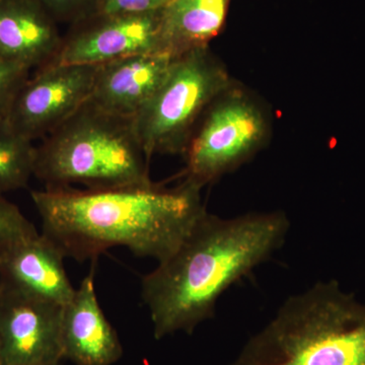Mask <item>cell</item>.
<instances>
[{
    "instance_id": "ffe728a7",
    "label": "cell",
    "mask_w": 365,
    "mask_h": 365,
    "mask_svg": "<svg viewBox=\"0 0 365 365\" xmlns=\"http://www.w3.org/2000/svg\"><path fill=\"white\" fill-rule=\"evenodd\" d=\"M0 365H4V356H2L1 347H0Z\"/></svg>"
},
{
    "instance_id": "8fae6325",
    "label": "cell",
    "mask_w": 365,
    "mask_h": 365,
    "mask_svg": "<svg viewBox=\"0 0 365 365\" xmlns=\"http://www.w3.org/2000/svg\"><path fill=\"white\" fill-rule=\"evenodd\" d=\"M173 59L163 52L139 53L98 66L88 101L109 114L133 119L162 85Z\"/></svg>"
},
{
    "instance_id": "5bb4252c",
    "label": "cell",
    "mask_w": 365,
    "mask_h": 365,
    "mask_svg": "<svg viewBox=\"0 0 365 365\" xmlns=\"http://www.w3.org/2000/svg\"><path fill=\"white\" fill-rule=\"evenodd\" d=\"M232 0H170L162 11L160 51L173 58L207 47L227 23Z\"/></svg>"
},
{
    "instance_id": "44dd1931",
    "label": "cell",
    "mask_w": 365,
    "mask_h": 365,
    "mask_svg": "<svg viewBox=\"0 0 365 365\" xmlns=\"http://www.w3.org/2000/svg\"><path fill=\"white\" fill-rule=\"evenodd\" d=\"M44 365H61V362H58V364H44Z\"/></svg>"
},
{
    "instance_id": "2e32d148",
    "label": "cell",
    "mask_w": 365,
    "mask_h": 365,
    "mask_svg": "<svg viewBox=\"0 0 365 365\" xmlns=\"http://www.w3.org/2000/svg\"><path fill=\"white\" fill-rule=\"evenodd\" d=\"M36 232L33 223L26 220L20 208L0 194V262L19 242Z\"/></svg>"
},
{
    "instance_id": "9a60e30c",
    "label": "cell",
    "mask_w": 365,
    "mask_h": 365,
    "mask_svg": "<svg viewBox=\"0 0 365 365\" xmlns=\"http://www.w3.org/2000/svg\"><path fill=\"white\" fill-rule=\"evenodd\" d=\"M36 146L0 121V194L26 188L35 169Z\"/></svg>"
},
{
    "instance_id": "52a82bcc",
    "label": "cell",
    "mask_w": 365,
    "mask_h": 365,
    "mask_svg": "<svg viewBox=\"0 0 365 365\" xmlns=\"http://www.w3.org/2000/svg\"><path fill=\"white\" fill-rule=\"evenodd\" d=\"M98 67L49 64L19 91L7 123L31 141L45 138L90 100Z\"/></svg>"
},
{
    "instance_id": "e0dca14e",
    "label": "cell",
    "mask_w": 365,
    "mask_h": 365,
    "mask_svg": "<svg viewBox=\"0 0 365 365\" xmlns=\"http://www.w3.org/2000/svg\"><path fill=\"white\" fill-rule=\"evenodd\" d=\"M29 76V69L0 57V121L7 120L11 106Z\"/></svg>"
},
{
    "instance_id": "7c38bea8",
    "label": "cell",
    "mask_w": 365,
    "mask_h": 365,
    "mask_svg": "<svg viewBox=\"0 0 365 365\" xmlns=\"http://www.w3.org/2000/svg\"><path fill=\"white\" fill-rule=\"evenodd\" d=\"M64 255L43 234L36 232L19 242L0 262V283L9 288L66 306L73 297Z\"/></svg>"
},
{
    "instance_id": "5b68a950",
    "label": "cell",
    "mask_w": 365,
    "mask_h": 365,
    "mask_svg": "<svg viewBox=\"0 0 365 365\" xmlns=\"http://www.w3.org/2000/svg\"><path fill=\"white\" fill-rule=\"evenodd\" d=\"M235 83L209 46L173 59L162 85L133 118L148 158L184 155L209 106Z\"/></svg>"
},
{
    "instance_id": "6da1fadb",
    "label": "cell",
    "mask_w": 365,
    "mask_h": 365,
    "mask_svg": "<svg viewBox=\"0 0 365 365\" xmlns=\"http://www.w3.org/2000/svg\"><path fill=\"white\" fill-rule=\"evenodd\" d=\"M201 190L185 179L174 188L153 181L110 189L50 187L31 192V198L42 234L64 257L96 261L113 247H125L160 263L206 210Z\"/></svg>"
},
{
    "instance_id": "4fadbf2b",
    "label": "cell",
    "mask_w": 365,
    "mask_h": 365,
    "mask_svg": "<svg viewBox=\"0 0 365 365\" xmlns=\"http://www.w3.org/2000/svg\"><path fill=\"white\" fill-rule=\"evenodd\" d=\"M58 23L37 0H0V57L35 68L52 63L62 44Z\"/></svg>"
},
{
    "instance_id": "9c48e42d",
    "label": "cell",
    "mask_w": 365,
    "mask_h": 365,
    "mask_svg": "<svg viewBox=\"0 0 365 365\" xmlns=\"http://www.w3.org/2000/svg\"><path fill=\"white\" fill-rule=\"evenodd\" d=\"M62 307L0 283V347L4 365L61 362Z\"/></svg>"
},
{
    "instance_id": "8992f818",
    "label": "cell",
    "mask_w": 365,
    "mask_h": 365,
    "mask_svg": "<svg viewBox=\"0 0 365 365\" xmlns=\"http://www.w3.org/2000/svg\"><path fill=\"white\" fill-rule=\"evenodd\" d=\"M271 120L260 101L235 83L204 113L185 150V179L201 189L239 169L268 143Z\"/></svg>"
},
{
    "instance_id": "d6986e66",
    "label": "cell",
    "mask_w": 365,
    "mask_h": 365,
    "mask_svg": "<svg viewBox=\"0 0 365 365\" xmlns=\"http://www.w3.org/2000/svg\"><path fill=\"white\" fill-rule=\"evenodd\" d=\"M170 0H101L97 14H143L162 11Z\"/></svg>"
},
{
    "instance_id": "3957f363",
    "label": "cell",
    "mask_w": 365,
    "mask_h": 365,
    "mask_svg": "<svg viewBox=\"0 0 365 365\" xmlns=\"http://www.w3.org/2000/svg\"><path fill=\"white\" fill-rule=\"evenodd\" d=\"M230 365H365V304L336 281L285 300Z\"/></svg>"
},
{
    "instance_id": "ac0fdd59",
    "label": "cell",
    "mask_w": 365,
    "mask_h": 365,
    "mask_svg": "<svg viewBox=\"0 0 365 365\" xmlns=\"http://www.w3.org/2000/svg\"><path fill=\"white\" fill-rule=\"evenodd\" d=\"M57 23L73 25L97 14L101 0H37Z\"/></svg>"
},
{
    "instance_id": "7a4b0ae2",
    "label": "cell",
    "mask_w": 365,
    "mask_h": 365,
    "mask_svg": "<svg viewBox=\"0 0 365 365\" xmlns=\"http://www.w3.org/2000/svg\"><path fill=\"white\" fill-rule=\"evenodd\" d=\"M289 225L282 211L234 218L204 211L178 248L143 278L155 339L191 334L212 318L220 295L282 246Z\"/></svg>"
},
{
    "instance_id": "ba28073f",
    "label": "cell",
    "mask_w": 365,
    "mask_h": 365,
    "mask_svg": "<svg viewBox=\"0 0 365 365\" xmlns=\"http://www.w3.org/2000/svg\"><path fill=\"white\" fill-rule=\"evenodd\" d=\"M162 11L143 14H95L79 21L71 26L58 54L50 64L97 66L139 53L162 52Z\"/></svg>"
},
{
    "instance_id": "277c9868",
    "label": "cell",
    "mask_w": 365,
    "mask_h": 365,
    "mask_svg": "<svg viewBox=\"0 0 365 365\" xmlns=\"http://www.w3.org/2000/svg\"><path fill=\"white\" fill-rule=\"evenodd\" d=\"M150 160L133 119L109 114L88 101L36 146L34 177L46 188H118L151 182Z\"/></svg>"
},
{
    "instance_id": "30bf717a",
    "label": "cell",
    "mask_w": 365,
    "mask_h": 365,
    "mask_svg": "<svg viewBox=\"0 0 365 365\" xmlns=\"http://www.w3.org/2000/svg\"><path fill=\"white\" fill-rule=\"evenodd\" d=\"M95 262L91 272L76 288L72 299L62 307L63 359L71 360L76 365H112L123 355L116 330L98 304Z\"/></svg>"
}]
</instances>
